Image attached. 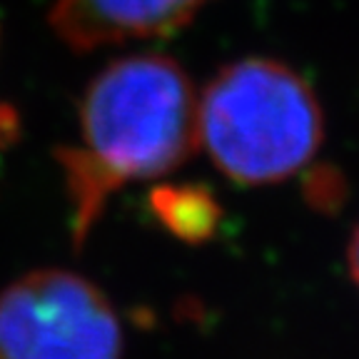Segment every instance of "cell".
Wrapping results in <instances>:
<instances>
[{
    "label": "cell",
    "instance_id": "obj_6",
    "mask_svg": "<svg viewBox=\"0 0 359 359\" xmlns=\"http://www.w3.org/2000/svg\"><path fill=\"white\" fill-rule=\"evenodd\" d=\"M347 269H349V277H352V282L357 285V290H359V222H357V227L352 230V235H349Z\"/></svg>",
    "mask_w": 359,
    "mask_h": 359
},
{
    "label": "cell",
    "instance_id": "obj_2",
    "mask_svg": "<svg viewBox=\"0 0 359 359\" xmlns=\"http://www.w3.org/2000/svg\"><path fill=\"white\" fill-rule=\"evenodd\" d=\"M197 140L235 185H275L320 152L325 115L294 67L272 57H242L219 67L197 97Z\"/></svg>",
    "mask_w": 359,
    "mask_h": 359
},
{
    "label": "cell",
    "instance_id": "obj_3",
    "mask_svg": "<svg viewBox=\"0 0 359 359\" xmlns=\"http://www.w3.org/2000/svg\"><path fill=\"white\" fill-rule=\"evenodd\" d=\"M105 292L70 269H35L0 292V359H120Z\"/></svg>",
    "mask_w": 359,
    "mask_h": 359
},
{
    "label": "cell",
    "instance_id": "obj_7",
    "mask_svg": "<svg viewBox=\"0 0 359 359\" xmlns=\"http://www.w3.org/2000/svg\"><path fill=\"white\" fill-rule=\"evenodd\" d=\"M13 128H15V118H13V115H6V110L0 107V142L11 137Z\"/></svg>",
    "mask_w": 359,
    "mask_h": 359
},
{
    "label": "cell",
    "instance_id": "obj_1",
    "mask_svg": "<svg viewBox=\"0 0 359 359\" xmlns=\"http://www.w3.org/2000/svg\"><path fill=\"white\" fill-rule=\"evenodd\" d=\"M197 147V93L175 57L140 53L102 67L80 97L78 142L57 150L75 247L115 192L168 177Z\"/></svg>",
    "mask_w": 359,
    "mask_h": 359
},
{
    "label": "cell",
    "instance_id": "obj_4",
    "mask_svg": "<svg viewBox=\"0 0 359 359\" xmlns=\"http://www.w3.org/2000/svg\"><path fill=\"white\" fill-rule=\"evenodd\" d=\"M210 0H55L50 28L75 53L133 40L170 38L185 30Z\"/></svg>",
    "mask_w": 359,
    "mask_h": 359
},
{
    "label": "cell",
    "instance_id": "obj_5",
    "mask_svg": "<svg viewBox=\"0 0 359 359\" xmlns=\"http://www.w3.org/2000/svg\"><path fill=\"white\" fill-rule=\"evenodd\" d=\"M150 210L165 230L185 242H205L217 232L219 202L202 185H160L150 192Z\"/></svg>",
    "mask_w": 359,
    "mask_h": 359
}]
</instances>
